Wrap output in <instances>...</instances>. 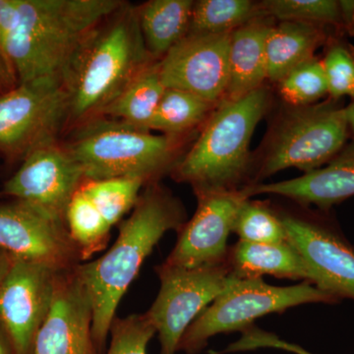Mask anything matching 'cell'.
Wrapping results in <instances>:
<instances>
[{
  "label": "cell",
  "instance_id": "obj_20",
  "mask_svg": "<svg viewBox=\"0 0 354 354\" xmlns=\"http://www.w3.org/2000/svg\"><path fill=\"white\" fill-rule=\"evenodd\" d=\"M227 260L232 272L239 279L263 278L269 274L308 281V272L299 254L288 241L264 244L239 241L230 247Z\"/></svg>",
  "mask_w": 354,
  "mask_h": 354
},
{
  "label": "cell",
  "instance_id": "obj_6",
  "mask_svg": "<svg viewBox=\"0 0 354 354\" xmlns=\"http://www.w3.org/2000/svg\"><path fill=\"white\" fill-rule=\"evenodd\" d=\"M310 304L339 301L308 281L277 286L263 278H237L191 324L179 342L178 351L199 353L216 335L242 332L261 317Z\"/></svg>",
  "mask_w": 354,
  "mask_h": 354
},
{
  "label": "cell",
  "instance_id": "obj_29",
  "mask_svg": "<svg viewBox=\"0 0 354 354\" xmlns=\"http://www.w3.org/2000/svg\"><path fill=\"white\" fill-rule=\"evenodd\" d=\"M330 99L354 100V48L337 39H330L322 60Z\"/></svg>",
  "mask_w": 354,
  "mask_h": 354
},
{
  "label": "cell",
  "instance_id": "obj_9",
  "mask_svg": "<svg viewBox=\"0 0 354 354\" xmlns=\"http://www.w3.org/2000/svg\"><path fill=\"white\" fill-rule=\"evenodd\" d=\"M160 288L146 312L158 334L160 354H176L191 324L237 279L228 260L221 264L183 269L156 267Z\"/></svg>",
  "mask_w": 354,
  "mask_h": 354
},
{
  "label": "cell",
  "instance_id": "obj_25",
  "mask_svg": "<svg viewBox=\"0 0 354 354\" xmlns=\"http://www.w3.org/2000/svg\"><path fill=\"white\" fill-rule=\"evenodd\" d=\"M144 185L146 184L139 179L115 178L85 180L81 188L113 228L134 208Z\"/></svg>",
  "mask_w": 354,
  "mask_h": 354
},
{
  "label": "cell",
  "instance_id": "obj_2",
  "mask_svg": "<svg viewBox=\"0 0 354 354\" xmlns=\"http://www.w3.org/2000/svg\"><path fill=\"white\" fill-rule=\"evenodd\" d=\"M185 223L181 203L158 184H148L108 252L77 266L92 302L93 335L99 353L106 346L123 295L147 258L167 232H179Z\"/></svg>",
  "mask_w": 354,
  "mask_h": 354
},
{
  "label": "cell",
  "instance_id": "obj_19",
  "mask_svg": "<svg viewBox=\"0 0 354 354\" xmlns=\"http://www.w3.org/2000/svg\"><path fill=\"white\" fill-rule=\"evenodd\" d=\"M327 41V32L318 26L286 21L271 27L266 39L268 79L281 82L291 70L315 57Z\"/></svg>",
  "mask_w": 354,
  "mask_h": 354
},
{
  "label": "cell",
  "instance_id": "obj_7",
  "mask_svg": "<svg viewBox=\"0 0 354 354\" xmlns=\"http://www.w3.org/2000/svg\"><path fill=\"white\" fill-rule=\"evenodd\" d=\"M349 135L341 102L330 99L297 106L281 122L259 176H272L290 167L304 174L320 169L341 152Z\"/></svg>",
  "mask_w": 354,
  "mask_h": 354
},
{
  "label": "cell",
  "instance_id": "obj_16",
  "mask_svg": "<svg viewBox=\"0 0 354 354\" xmlns=\"http://www.w3.org/2000/svg\"><path fill=\"white\" fill-rule=\"evenodd\" d=\"M76 267L58 276L55 299L32 354H99L93 335L92 302Z\"/></svg>",
  "mask_w": 354,
  "mask_h": 354
},
{
  "label": "cell",
  "instance_id": "obj_36",
  "mask_svg": "<svg viewBox=\"0 0 354 354\" xmlns=\"http://www.w3.org/2000/svg\"><path fill=\"white\" fill-rule=\"evenodd\" d=\"M3 330L0 328V354H10L6 344V339L3 337Z\"/></svg>",
  "mask_w": 354,
  "mask_h": 354
},
{
  "label": "cell",
  "instance_id": "obj_34",
  "mask_svg": "<svg viewBox=\"0 0 354 354\" xmlns=\"http://www.w3.org/2000/svg\"><path fill=\"white\" fill-rule=\"evenodd\" d=\"M12 260L13 258L10 255L0 250V286H1L2 281L6 279L7 272L10 269Z\"/></svg>",
  "mask_w": 354,
  "mask_h": 354
},
{
  "label": "cell",
  "instance_id": "obj_33",
  "mask_svg": "<svg viewBox=\"0 0 354 354\" xmlns=\"http://www.w3.org/2000/svg\"><path fill=\"white\" fill-rule=\"evenodd\" d=\"M17 84V76H16L12 66L0 53V90H9V88L15 87Z\"/></svg>",
  "mask_w": 354,
  "mask_h": 354
},
{
  "label": "cell",
  "instance_id": "obj_13",
  "mask_svg": "<svg viewBox=\"0 0 354 354\" xmlns=\"http://www.w3.org/2000/svg\"><path fill=\"white\" fill-rule=\"evenodd\" d=\"M86 180L83 169L57 143L35 149L4 184V193L65 220L70 200Z\"/></svg>",
  "mask_w": 354,
  "mask_h": 354
},
{
  "label": "cell",
  "instance_id": "obj_31",
  "mask_svg": "<svg viewBox=\"0 0 354 354\" xmlns=\"http://www.w3.org/2000/svg\"><path fill=\"white\" fill-rule=\"evenodd\" d=\"M259 348L281 349L293 354H315L310 353L298 344L283 341L278 335L265 332L254 325L242 330L241 339L228 346L223 353H241Z\"/></svg>",
  "mask_w": 354,
  "mask_h": 354
},
{
  "label": "cell",
  "instance_id": "obj_17",
  "mask_svg": "<svg viewBox=\"0 0 354 354\" xmlns=\"http://www.w3.org/2000/svg\"><path fill=\"white\" fill-rule=\"evenodd\" d=\"M253 195H279L304 206L328 212L335 205L354 196V137L327 165L304 176L279 183L254 184L244 188Z\"/></svg>",
  "mask_w": 354,
  "mask_h": 354
},
{
  "label": "cell",
  "instance_id": "obj_11",
  "mask_svg": "<svg viewBox=\"0 0 354 354\" xmlns=\"http://www.w3.org/2000/svg\"><path fill=\"white\" fill-rule=\"evenodd\" d=\"M60 272L41 263L13 258L0 286V328L14 354H32L55 299Z\"/></svg>",
  "mask_w": 354,
  "mask_h": 354
},
{
  "label": "cell",
  "instance_id": "obj_3",
  "mask_svg": "<svg viewBox=\"0 0 354 354\" xmlns=\"http://www.w3.org/2000/svg\"><path fill=\"white\" fill-rule=\"evenodd\" d=\"M153 62L137 7L123 4L91 34L65 77L69 123L80 125L97 118Z\"/></svg>",
  "mask_w": 354,
  "mask_h": 354
},
{
  "label": "cell",
  "instance_id": "obj_23",
  "mask_svg": "<svg viewBox=\"0 0 354 354\" xmlns=\"http://www.w3.org/2000/svg\"><path fill=\"white\" fill-rule=\"evenodd\" d=\"M264 17L260 3L250 0H200L194 2L188 34H230Z\"/></svg>",
  "mask_w": 354,
  "mask_h": 354
},
{
  "label": "cell",
  "instance_id": "obj_1",
  "mask_svg": "<svg viewBox=\"0 0 354 354\" xmlns=\"http://www.w3.org/2000/svg\"><path fill=\"white\" fill-rule=\"evenodd\" d=\"M120 0H14L0 44L18 83L65 77L93 32L118 10Z\"/></svg>",
  "mask_w": 354,
  "mask_h": 354
},
{
  "label": "cell",
  "instance_id": "obj_4",
  "mask_svg": "<svg viewBox=\"0 0 354 354\" xmlns=\"http://www.w3.org/2000/svg\"><path fill=\"white\" fill-rule=\"evenodd\" d=\"M269 100L263 86L239 99L218 102L199 139L174 169L177 180L190 183L196 195L239 191L248 167L251 138Z\"/></svg>",
  "mask_w": 354,
  "mask_h": 354
},
{
  "label": "cell",
  "instance_id": "obj_18",
  "mask_svg": "<svg viewBox=\"0 0 354 354\" xmlns=\"http://www.w3.org/2000/svg\"><path fill=\"white\" fill-rule=\"evenodd\" d=\"M271 27L261 18L232 32L230 80L223 100H237L263 87L268 79L266 39Z\"/></svg>",
  "mask_w": 354,
  "mask_h": 354
},
{
  "label": "cell",
  "instance_id": "obj_14",
  "mask_svg": "<svg viewBox=\"0 0 354 354\" xmlns=\"http://www.w3.org/2000/svg\"><path fill=\"white\" fill-rule=\"evenodd\" d=\"M197 197L194 216L179 230L176 246L162 263L167 267L192 269L227 261V241L235 216L249 197L243 190L203 193Z\"/></svg>",
  "mask_w": 354,
  "mask_h": 354
},
{
  "label": "cell",
  "instance_id": "obj_26",
  "mask_svg": "<svg viewBox=\"0 0 354 354\" xmlns=\"http://www.w3.org/2000/svg\"><path fill=\"white\" fill-rule=\"evenodd\" d=\"M264 16L281 22H301L342 32L339 1L335 0H268L260 3Z\"/></svg>",
  "mask_w": 354,
  "mask_h": 354
},
{
  "label": "cell",
  "instance_id": "obj_12",
  "mask_svg": "<svg viewBox=\"0 0 354 354\" xmlns=\"http://www.w3.org/2000/svg\"><path fill=\"white\" fill-rule=\"evenodd\" d=\"M0 250L59 272L82 262L64 218L19 201L0 206Z\"/></svg>",
  "mask_w": 354,
  "mask_h": 354
},
{
  "label": "cell",
  "instance_id": "obj_10",
  "mask_svg": "<svg viewBox=\"0 0 354 354\" xmlns=\"http://www.w3.org/2000/svg\"><path fill=\"white\" fill-rule=\"evenodd\" d=\"M286 241L297 250L308 283L339 302L354 301V246L329 218L281 214Z\"/></svg>",
  "mask_w": 354,
  "mask_h": 354
},
{
  "label": "cell",
  "instance_id": "obj_15",
  "mask_svg": "<svg viewBox=\"0 0 354 354\" xmlns=\"http://www.w3.org/2000/svg\"><path fill=\"white\" fill-rule=\"evenodd\" d=\"M230 36L188 34L158 60L165 88L189 92L214 104L223 101L230 80Z\"/></svg>",
  "mask_w": 354,
  "mask_h": 354
},
{
  "label": "cell",
  "instance_id": "obj_32",
  "mask_svg": "<svg viewBox=\"0 0 354 354\" xmlns=\"http://www.w3.org/2000/svg\"><path fill=\"white\" fill-rule=\"evenodd\" d=\"M341 12L342 32L349 36H354V1L353 0H339Z\"/></svg>",
  "mask_w": 354,
  "mask_h": 354
},
{
  "label": "cell",
  "instance_id": "obj_30",
  "mask_svg": "<svg viewBox=\"0 0 354 354\" xmlns=\"http://www.w3.org/2000/svg\"><path fill=\"white\" fill-rule=\"evenodd\" d=\"M111 346L106 354H147L156 330L146 313L115 318L111 325Z\"/></svg>",
  "mask_w": 354,
  "mask_h": 354
},
{
  "label": "cell",
  "instance_id": "obj_37",
  "mask_svg": "<svg viewBox=\"0 0 354 354\" xmlns=\"http://www.w3.org/2000/svg\"><path fill=\"white\" fill-rule=\"evenodd\" d=\"M1 92H3V91H2V90H0V93H1Z\"/></svg>",
  "mask_w": 354,
  "mask_h": 354
},
{
  "label": "cell",
  "instance_id": "obj_24",
  "mask_svg": "<svg viewBox=\"0 0 354 354\" xmlns=\"http://www.w3.org/2000/svg\"><path fill=\"white\" fill-rule=\"evenodd\" d=\"M213 106L189 92L167 88L147 129L162 132L169 137L180 134L201 123Z\"/></svg>",
  "mask_w": 354,
  "mask_h": 354
},
{
  "label": "cell",
  "instance_id": "obj_27",
  "mask_svg": "<svg viewBox=\"0 0 354 354\" xmlns=\"http://www.w3.org/2000/svg\"><path fill=\"white\" fill-rule=\"evenodd\" d=\"M232 232L239 241L251 243L274 244L286 241L281 216L260 202L246 199L235 216Z\"/></svg>",
  "mask_w": 354,
  "mask_h": 354
},
{
  "label": "cell",
  "instance_id": "obj_8",
  "mask_svg": "<svg viewBox=\"0 0 354 354\" xmlns=\"http://www.w3.org/2000/svg\"><path fill=\"white\" fill-rule=\"evenodd\" d=\"M69 95L64 82L39 79L0 93V152L24 158L39 147L57 143L69 123Z\"/></svg>",
  "mask_w": 354,
  "mask_h": 354
},
{
  "label": "cell",
  "instance_id": "obj_22",
  "mask_svg": "<svg viewBox=\"0 0 354 354\" xmlns=\"http://www.w3.org/2000/svg\"><path fill=\"white\" fill-rule=\"evenodd\" d=\"M165 90L160 65L156 60L135 77L116 99L102 109L97 118H109L148 131L147 128Z\"/></svg>",
  "mask_w": 354,
  "mask_h": 354
},
{
  "label": "cell",
  "instance_id": "obj_35",
  "mask_svg": "<svg viewBox=\"0 0 354 354\" xmlns=\"http://www.w3.org/2000/svg\"><path fill=\"white\" fill-rule=\"evenodd\" d=\"M344 114H346V122H348L349 131L354 137V100L349 102L348 106H344Z\"/></svg>",
  "mask_w": 354,
  "mask_h": 354
},
{
  "label": "cell",
  "instance_id": "obj_5",
  "mask_svg": "<svg viewBox=\"0 0 354 354\" xmlns=\"http://www.w3.org/2000/svg\"><path fill=\"white\" fill-rule=\"evenodd\" d=\"M83 169L86 180L139 179L155 183L174 158V139L120 121L95 118L79 125L64 146Z\"/></svg>",
  "mask_w": 354,
  "mask_h": 354
},
{
  "label": "cell",
  "instance_id": "obj_21",
  "mask_svg": "<svg viewBox=\"0 0 354 354\" xmlns=\"http://www.w3.org/2000/svg\"><path fill=\"white\" fill-rule=\"evenodd\" d=\"M195 1L152 0L137 7L140 28L149 53L162 58L189 32Z\"/></svg>",
  "mask_w": 354,
  "mask_h": 354
},
{
  "label": "cell",
  "instance_id": "obj_28",
  "mask_svg": "<svg viewBox=\"0 0 354 354\" xmlns=\"http://www.w3.org/2000/svg\"><path fill=\"white\" fill-rule=\"evenodd\" d=\"M279 83L281 94L293 106H310L329 95L322 60L316 57L298 65Z\"/></svg>",
  "mask_w": 354,
  "mask_h": 354
}]
</instances>
